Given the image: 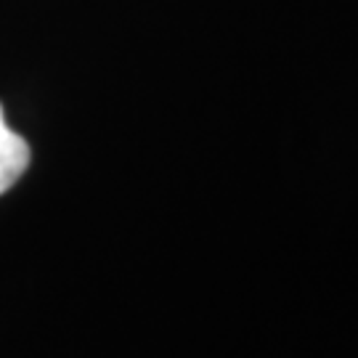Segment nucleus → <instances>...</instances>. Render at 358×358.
I'll list each match as a JSON object with an SVG mask.
<instances>
[{
  "label": "nucleus",
  "mask_w": 358,
  "mask_h": 358,
  "mask_svg": "<svg viewBox=\"0 0 358 358\" xmlns=\"http://www.w3.org/2000/svg\"><path fill=\"white\" fill-rule=\"evenodd\" d=\"M29 157H32L29 143L6 125V115L0 106V194H6L24 176V170L29 167Z\"/></svg>",
  "instance_id": "f257e3e1"
}]
</instances>
